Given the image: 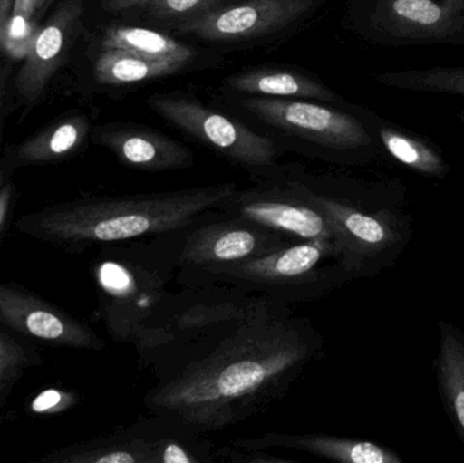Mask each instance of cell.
<instances>
[{"mask_svg": "<svg viewBox=\"0 0 464 463\" xmlns=\"http://www.w3.org/2000/svg\"><path fill=\"white\" fill-rule=\"evenodd\" d=\"M324 355V337L313 323L276 302L208 355L157 381L144 407L200 434L223 431L285 399Z\"/></svg>", "mask_w": 464, "mask_h": 463, "instance_id": "obj_1", "label": "cell"}, {"mask_svg": "<svg viewBox=\"0 0 464 463\" xmlns=\"http://www.w3.org/2000/svg\"><path fill=\"white\" fill-rule=\"evenodd\" d=\"M235 182L140 195L84 196L22 215L14 230L81 255L92 247L179 230L237 192Z\"/></svg>", "mask_w": 464, "mask_h": 463, "instance_id": "obj_2", "label": "cell"}, {"mask_svg": "<svg viewBox=\"0 0 464 463\" xmlns=\"http://www.w3.org/2000/svg\"><path fill=\"white\" fill-rule=\"evenodd\" d=\"M139 328L132 345L140 369L166 380L225 342L243 323L276 304L222 285H179Z\"/></svg>", "mask_w": 464, "mask_h": 463, "instance_id": "obj_3", "label": "cell"}, {"mask_svg": "<svg viewBox=\"0 0 464 463\" xmlns=\"http://www.w3.org/2000/svg\"><path fill=\"white\" fill-rule=\"evenodd\" d=\"M176 253L174 231L100 246L90 266L95 315L111 339L132 344L139 328L170 293L179 272Z\"/></svg>", "mask_w": 464, "mask_h": 463, "instance_id": "obj_4", "label": "cell"}, {"mask_svg": "<svg viewBox=\"0 0 464 463\" xmlns=\"http://www.w3.org/2000/svg\"><path fill=\"white\" fill-rule=\"evenodd\" d=\"M352 280L335 239L294 242L269 255L198 274H177L179 285H222L286 306L318 301Z\"/></svg>", "mask_w": 464, "mask_h": 463, "instance_id": "obj_5", "label": "cell"}, {"mask_svg": "<svg viewBox=\"0 0 464 463\" xmlns=\"http://www.w3.org/2000/svg\"><path fill=\"white\" fill-rule=\"evenodd\" d=\"M318 207L343 245L352 279L372 274L400 242L397 223L387 209H371L324 179L284 174Z\"/></svg>", "mask_w": 464, "mask_h": 463, "instance_id": "obj_6", "label": "cell"}, {"mask_svg": "<svg viewBox=\"0 0 464 463\" xmlns=\"http://www.w3.org/2000/svg\"><path fill=\"white\" fill-rule=\"evenodd\" d=\"M177 274H198L247 261L294 244L292 239L243 217L217 209L174 231Z\"/></svg>", "mask_w": 464, "mask_h": 463, "instance_id": "obj_7", "label": "cell"}, {"mask_svg": "<svg viewBox=\"0 0 464 463\" xmlns=\"http://www.w3.org/2000/svg\"><path fill=\"white\" fill-rule=\"evenodd\" d=\"M149 105L155 113L181 128L188 135L217 150L232 162L261 176V179L277 178L280 151L266 136L258 135L237 120L228 119L198 101L173 95H151Z\"/></svg>", "mask_w": 464, "mask_h": 463, "instance_id": "obj_8", "label": "cell"}, {"mask_svg": "<svg viewBox=\"0 0 464 463\" xmlns=\"http://www.w3.org/2000/svg\"><path fill=\"white\" fill-rule=\"evenodd\" d=\"M217 211L258 223L292 241L326 238L340 242L324 212L284 173L237 190Z\"/></svg>", "mask_w": 464, "mask_h": 463, "instance_id": "obj_9", "label": "cell"}, {"mask_svg": "<svg viewBox=\"0 0 464 463\" xmlns=\"http://www.w3.org/2000/svg\"><path fill=\"white\" fill-rule=\"evenodd\" d=\"M0 325L34 344L97 352L106 348L86 323L18 283L0 282Z\"/></svg>", "mask_w": 464, "mask_h": 463, "instance_id": "obj_10", "label": "cell"}, {"mask_svg": "<svg viewBox=\"0 0 464 463\" xmlns=\"http://www.w3.org/2000/svg\"><path fill=\"white\" fill-rule=\"evenodd\" d=\"M240 103L266 124L324 149L346 151L371 141L353 117L316 103L270 97L245 98Z\"/></svg>", "mask_w": 464, "mask_h": 463, "instance_id": "obj_11", "label": "cell"}, {"mask_svg": "<svg viewBox=\"0 0 464 463\" xmlns=\"http://www.w3.org/2000/svg\"><path fill=\"white\" fill-rule=\"evenodd\" d=\"M315 0H245L184 19L179 30L207 41H242L272 34L310 11Z\"/></svg>", "mask_w": 464, "mask_h": 463, "instance_id": "obj_12", "label": "cell"}, {"mask_svg": "<svg viewBox=\"0 0 464 463\" xmlns=\"http://www.w3.org/2000/svg\"><path fill=\"white\" fill-rule=\"evenodd\" d=\"M169 419L151 413L109 434L56 449L41 463H160Z\"/></svg>", "mask_w": 464, "mask_h": 463, "instance_id": "obj_13", "label": "cell"}, {"mask_svg": "<svg viewBox=\"0 0 464 463\" xmlns=\"http://www.w3.org/2000/svg\"><path fill=\"white\" fill-rule=\"evenodd\" d=\"M83 13V0H65L41 26L15 79L16 90L27 102H35L53 78L78 35Z\"/></svg>", "mask_w": 464, "mask_h": 463, "instance_id": "obj_14", "label": "cell"}, {"mask_svg": "<svg viewBox=\"0 0 464 463\" xmlns=\"http://www.w3.org/2000/svg\"><path fill=\"white\" fill-rule=\"evenodd\" d=\"M232 445L256 450H289L338 463H402L395 451L370 440L326 434L267 432L258 438L231 440Z\"/></svg>", "mask_w": 464, "mask_h": 463, "instance_id": "obj_15", "label": "cell"}, {"mask_svg": "<svg viewBox=\"0 0 464 463\" xmlns=\"http://www.w3.org/2000/svg\"><path fill=\"white\" fill-rule=\"evenodd\" d=\"M101 143L119 158L120 162L143 171H171L195 163L188 147L158 130H114L101 135Z\"/></svg>", "mask_w": 464, "mask_h": 463, "instance_id": "obj_16", "label": "cell"}, {"mask_svg": "<svg viewBox=\"0 0 464 463\" xmlns=\"http://www.w3.org/2000/svg\"><path fill=\"white\" fill-rule=\"evenodd\" d=\"M227 86L235 92L262 97L285 100H321L334 98L332 90L303 73L277 68H261L250 72L237 73L227 79Z\"/></svg>", "mask_w": 464, "mask_h": 463, "instance_id": "obj_17", "label": "cell"}, {"mask_svg": "<svg viewBox=\"0 0 464 463\" xmlns=\"http://www.w3.org/2000/svg\"><path fill=\"white\" fill-rule=\"evenodd\" d=\"M188 64L189 63L181 60L150 59L122 49H103L95 62L94 76L98 83L122 86L165 78Z\"/></svg>", "mask_w": 464, "mask_h": 463, "instance_id": "obj_18", "label": "cell"}, {"mask_svg": "<svg viewBox=\"0 0 464 463\" xmlns=\"http://www.w3.org/2000/svg\"><path fill=\"white\" fill-rule=\"evenodd\" d=\"M87 133L89 121L84 117L65 120L21 144L14 154V162L15 165H30L63 159L83 144Z\"/></svg>", "mask_w": 464, "mask_h": 463, "instance_id": "obj_19", "label": "cell"}, {"mask_svg": "<svg viewBox=\"0 0 464 463\" xmlns=\"http://www.w3.org/2000/svg\"><path fill=\"white\" fill-rule=\"evenodd\" d=\"M103 49H122L150 59L181 60L190 63L195 57V49L187 43L174 40L170 35L147 27L117 24L106 30L102 38Z\"/></svg>", "mask_w": 464, "mask_h": 463, "instance_id": "obj_20", "label": "cell"}, {"mask_svg": "<svg viewBox=\"0 0 464 463\" xmlns=\"http://www.w3.org/2000/svg\"><path fill=\"white\" fill-rule=\"evenodd\" d=\"M439 381L464 440V342L457 329L441 323Z\"/></svg>", "mask_w": 464, "mask_h": 463, "instance_id": "obj_21", "label": "cell"}, {"mask_svg": "<svg viewBox=\"0 0 464 463\" xmlns=\"http://www.w3.org/2000/svg\"><path fill=\"white\" fill-rule=\"evenodd\" d=\"M44 359L34 342L0 328V413L7 407L8 400L29 370L43 364Z\"/></svg>", "mask_w": 464, "mask_h": 463, "instance_id": "obj_22", "label": "cell"}, {"mask_svg": "<svg viewBox=\"0 0 464 463\" xmlns=\"http://www.w3.org/2000/svg\"><path fill=\"white\" fill-rule=\"evenodd\" d=\"M40 11L24 0H13L7 13L0 18V48L15 60L29 56L41 26L37 14Z\"/></svg>", "mask_w": 464, "mask_h": 463, "instance_id": "obj_23", "label": "cell"}, {"mask_svg": "<svg viewBox=\"0 0 464 463\" xmlns=\"http://www.w3.org/2000/svg\"><path fill=\"white\" fill-rule=\"evenodd\" d=\"M382 138L387 150L405 165L430 174L440 173L443 169L440 159L422 144L397 135L392 130H383Z\"/></svg>", "mask_w": 464, "mask_h": 463, "instance_id": "obj_24", "label": "cell"}, {"mask_svg": "<svg viewBox=\"0 0 464 463\" xmlns=\"http://www.w3.org/2000/svg\"><path fill=\"white\" fill-rule=\"evenodd\" d=\"M222 0H151L144 5L150 15L158 19L193 18L214 10Z\"/></svg>", "mask_w": 464, "mask_h": 463, "instance_id": "obj_25", "label": "cell"}, {"mask_svg": "<svg viewBox=\"0 0 464 463\" xmlns=\"http://www.w3.org/2000/svg\"><path fill=\"white\" fill-rule=\"evenodd\" d=\"M79 401H81V397L76 391L51 388L38 393L30 401L27 410L35 415H57V413H64L72 410L79 404Z\"/></svg>", "mask_w": 464, "mask_h": 463, "instance_id": "obj_26", "label": "cell"}, {"mask_svg": "<svg viewBox=\"0 0 464 463\" xmlns=\"http://www.w3.org/2000/svg\"><path fill=\"white\" fill-rule=\"evenodd\" d=\"M272 450H256V449H243L228 443V445L217 448L215 450V462L227 463H288L294 459L276 456Z\"/></svg>", "mask_w": 464, "mask_h": 463, "instance_id": "obj_27", "label": "cell"}, {"mask_svg": "<svg viewBox=\"0 0 464 463\" xmlns=\"http://www.w3.org/2000/svg\"><path fill=\"white\" fill-rule=\"evenodd\" d=\"M394 10L398 15L421 24H438L441 10L430 0H395Z\"/></svg>", "mask_w": 464, "mask_h": 463, "instance_id": "obj_28", "label": "cell"}, {"mask_svg": "<svg viewBox=\"0 0 464 463\" xmlns=\"http://www.w3.org/2000/svg\"><path fill=\"white\" fill-rule=\"evenodd\" d=\"M15 198V185L11 182L10 178H7L0 185V241H2L3 234L10 223L11 217H13Z\"/></svg>", "mask_w": 464, "mask_h": 463, "instance_id": "obj_29", "label": "cell"}, {"mask_svg": "<svg viewBox=\"0 0 464 463\" xmlns=\"http://www.w3.org/2000/svg\"><path fill=\"white\" fill-rule=\"evenodd\" d=\"M151 0H102V7L109 13H122L132 8L144 7Z\"/></svg>", "mask_w": 464, "mask_h": 463, "instance_id": "obj_30", "label": "cell"}, {"mask_svg": "<svg viewBox=\"0 0 464 463\" xmlns=\"http://www.w3.org/2000/svg\"><path fill=\"white\" fill-rule=\"evenodd\" d=\"M24 2L30 3L33 7L37 8L38 11L43 10L46 5H48L49 0H24Z\"/></svg>", "mask_w": 464, "mask_h": 463, "instance_id": "obj_31", "label": "cell"}, {"mask_svg": "<svg viewBox=\"0 0 464 463\" xmlns=\"http://www.w3.org/2000/svg\"><path fill=\"white\" fill-rule=\"evenodd\" d=\"M11 3H13V0H0V18H2L5 11L11 7Z\"/></svg>", "mask_w": 464, "mask_h": 463, "instance_id": "obj_32", "label": "cell"}, {"mask_svg": "<svg viewBox=\"0 0 464 463\" xmlns=\"http://www.w3.org/2000/svg\"><path fill=\"white\" fill-rule=\"evenodd\" d=\"M8 176L7 173H5V168H2V166H0V185H2L3 182H5Z\"/></svg>", "mask_w": 464, "mask_h": 463, "instance_id": "obj_33", "label": "cell"}, {"mask_svg": "<svg viewBox=\"0 0 464 463\" xmlns=\"http://www.w3.org/2000/svg\"><path fill=\"white\" fill-rule=\"evenodd\" d=\"M5 13H7V11H5Z\"/></svg>", "mask_w": 464, "mask_h": 463, "instance_id": "obj_34", "label": "cell"}]
</instances>
